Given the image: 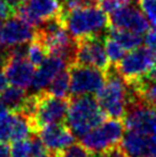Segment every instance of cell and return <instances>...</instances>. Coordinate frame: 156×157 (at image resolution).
Wrapping results in <instances>:
<instances>
[{"label": "cell", "mask_w": 156, "mask_h": 157, "mask_svg": "<svg viewBox=\"0 0 156 157\" xmlns=\"http://www.w3.org/2000/svg\"><path fill=\"white\" fill-rule=\"evenodd\" d=\"M8 84H9V82H8V79H7V77H6L5 72L0 71V94L8 87Z\"/></svg>", "instance_id": "e575fe53"}, {"label": "cell", "mask_w": 156, "mask_h": 157, "mask_svg": "<svg viewBox=\"0 0 156 157\" xmlns=\"http://www.w3.org/2000/svg\"><path fill=\"white\" fill-rule=\"evenodd\" d=\"M44 92L57 98L67 99L70 93V75L69 71L63 70L57 75Z\"/></svg>", "instance_id": "ffe728a7"}, {"label": "cell", "mask_w": 156, "mask_h": 157, "mask_svg": "<svg viewBox=\"0 0 156 157\" xmlns=\"http://www.w3.org/2000/svg\"><path fill=\"white\" fill-rule=\"evenodd\" d=\"M109 28L126 29L135 31L139 35L146 33L149 29V23L146 16L135 4L119 8L109 14Z\"/></svg>", "instance_id": "7c38bea8"}, {"label": "cell", "mask_w": 156, "mask_h": 157, "mask_svg": "<svg viewBox=\"0 0 156 157\" xmlns=\"http://www.w3.org/2000/svg\"><path fill=\"white\" fill-rule=\"evenodd\" d=\"M41 157H57V154H53V153H49V151H48L47 154H45V155Z\"/></svg>", "instance_id": "f35d334b"}, {"label": "cell", "mask_w": 156, "mask_h": 157, "mask_svg": "<svg viewBox=\"0 0 156 157\" xmlns=\"http://www.w3.org/2000/svg\"><path fill=\"white\" fill-rule=\"evenodd\" d=\"M145 157H156V156H153V155H148V156H145Z\"/></svg>", "instance_id": "b9f144b4"}, {"label": "cell", "mask_w": 156, "mask_h": 157, "mask_svg": "<svg viewBox=\"0 0 156 157\" xmlns=\"http://www.w3.org/2000/svg\"><path fill=\"white\" fill-rule=\"evenodd\" d=\"M38 134L49 153L57 154L75 144L76 136L63 124H52L39 128Z\"/></svg>", "instance_id": "4fadbf2b"}, {"label": "cell", "mask_w": 156, "mask_h": 157, "mask_svg": "<svg viewBox=\"0 0 156 157\" xmlns=\"http://www.w3.org/2000/svg\"><path fill=\"white\" fill-rule=\"evenodd\" d=\"M0 157H10V146L0 141Z\"/></svg>", "instance_id": "836d02e7"}, {"label": "cell", "mask_w": 156, "mask_h": 157, "mask_svg": "<svg viewBox=\"0 0 156 157\" xmlns=\"http://www.w3.org/2000/svg\"><path fill=\"white\" fill-rule=\"evenodd\" d=\"M75 63L94 67L102 71L108 69L110 62L107 56L104 49V41L102 43L101 36L87 37L77 40V52Z\"/></svg>", "instance_id": "9c48e42d"}, {"label": "cell", "mask_w": 156, "mask_h": 157, "mask_svg": "<svg viewBox=\"0 0 156 157\" xmlns=\"http://www.w3.org/2000/svg\"><path fill=\"white\" fill-rule=\"evenodd\" d=\"M14 123V113H8L7 116L0 119V141L8 142L12 138Z\"/></svg>", "instance_id": "484cf974"}, {"label": "cell", "mask_w": 156, "mask_h": 157, "mask_svg": "<svg viewBox=\"0 0 156 157\" xmlns=\"http://www.w3.org/2000/svg\"><path fill=\"white\" fill-rule=\"evenodd\" d=\"M124 134V124L116 118L106 119L102 124L80 138L82 144L91 153L100 154L119 144Z\"/></svg>", "instance_id": "5b68a950"}, {"label": "cell", "mask_w": 156, "mask_h": 157, "mask_svg": "<svg viewBox=\"0 0 156 157\" xmlns=\"http://www.w3.org/2000/svg\"><path fill=\"white\" fill-rule=\"evenodd\" d=\"M35 38V28L22 21L18 16H10L4 21L0 30V47L12 48L29 44Z\"/></svg>", "instance_id": "8fae6325"}, {"label": "cell", "mask_w": 156, "mask_h": 157, "mask_svg": "<svg viewBox=\"0 0 156 157\" xmlns=\"http://www.w3.org/2000/svg\"><path fill=\"white\" fill-rule=\"evenodd\" d=\"M10 157H32L30 139L14 141L10 146Z\"/></svg>", "instance_id": "d4e9b609"}, {"label": "cell", "mask_w": 156, "mask_h": 157, "mask_svg": "<svg viewBox=\"0 0 156 157\" xmlns=\"http://www.w3.org/2000/svg\"><path fill=\"white\" fill-rule=\"evenodd\" d=\"M121 146L129 157L148 156V136L127 131L123 134Z\"/></svg>", "instance_id": "2e32d148"}, {"label": "cell", "mask_w": 156, "mask_h": 157, "mask_svg": "<svg viewBox=\"0 0 156 157\" xmlns=\"http://www.w3.org/2000/svg\"><path fill=\"white\" fill-rule=\"evenodd\" d=\"M106 113L101 109L96 98L92 95L72 96L65 118L67 127L75 136L82 138L106 121Z\"/></svg>", "instance_id": "7a4b0ae2"}, {"label": "cell", "mask_w": 156, "mask_h": 157, "mask_svg": "<svg viewBox=\"0 0 156 157\" xmlns=\"http://www.w3.org/2000/svg\"><path fill=\"white\" fill-rule=\"evenodd\" d=\"M38 94V111L33 121L36 132H38L39 128L46 125L63 124L69 109V100L52 96L46 92H40Z\"/></svg>", "instance_id": "ba28073f"}, {"label": "cell", "mask_w": 156, "mask_h": 157, "mask_svg": "<svg viewBox=\"0 0 156 157\" xmlns=\"http://www.w3.org/2000/svg\"><path fill=\"white\" fill-rule=\"evenodd\" d=\"M6 60H7V54H6V51L0 49V68H4L5 63H6Z\"/></svg>", "instance_id": "74e56055"}, {"label": "cell", "mask_w": 156, "mask_h": 157, "mask_svg": "<svg viewBox=\"0 0 156 157\" xmlns=\"http://www.w3.org/2000/svg\"><path fill=\"white\" fill-rule=\"evenodd\" d=\"M5 2H6V4L8 5L9 7H10V8L13 9L14 12H15V13H16V9L18 8V6H20V2H18V0H4Z\"/></svg>", "instance_id": "d590c367"}, {"label": "cell", "mask_w": 156, "mask_h": 157, "mask_svg": "<svg viewBox=\"0 0 156 157\" xmlns=\"http://www.w3.org/2000/svg\"><path fill=\"white\" fill-rule=\"evenodd\" d=\"M36 67L28 59H10L7 57L4 66V72L9 84L21 88L31 87Z\"/></svg>", "instance_id": "5bb4252c"}, {"label": "cell", "mask_w": 156, "mask_h": 157, "mask_svg": "<svg viewBox=\"0 0 156 157\" xmlns=\"http://www.w3.org/2000/svg\"><path fill=\"white\" fill-rule=\"evenodd\" d=\"M137 96L156 110V82L148 80L145 77L135 80V83L129 84Z\"/></svg>", "instance_id": "e0dca14e"}, {"label": "cell", "mask_w": 156, "mask_h": 157, "mask_svg": "<svg viewBox=\"0 0 156 157\" xmlns=\"http://www.w3.org/2000/svg\"><path fill=\"white\" fill-rule=\"evenodd\" d=\"M20 4H24V2H26V1H29V0H18Z\"/></svg>", "instance_id": "ab89813d"}, {"label": "cell", "mask_w": 156, "mask_h": 157, "mask_svg": "<svg viewBox=\"0 0 156 157\" xmlns=\"http://www.w3.org/2000/svg\"><path fill=\"white\" fill-rule=\"evenodd\" d=\"M70 93L72 96L96 94L102 88L106 76L104 71L90 66L74 63L69 66Z\"/></svg>", "instance_id": "8992f818"}, {"label": "cell", "mask_w": 156, "mask_h": 157, "mask_svg": "<svg viewBox=\"0 0 156 157\" xmlns=\"http://www.w3.org/2000/svg\"><path fill=\"white\" fill-rule=\"evenodd\" d=\"M15 12L5 2L4 0H0V20H6L14 15Z\"/></svg>", "instance_id": "1f68e13d"}, {"label": "cell", "mask_w": 156, "mask_h": 157, "mask_svg": "<svg viewBox=\"0 0 156 157\" xmlns=\"http://www.w3.org/2000/svg\"><path fill=\"white\" fill-rule=\"evenodd\" d=\"M143 41L146 44V47L149 48L154 53V55H156V26L148 29V31L145 35Z\"/></svg>", "instance_id": "4dcf8cb0"}, {"label": "cell", "mask_w": 156, "mask_h": 157, "mask_svg": "<svg viewBox=\"0 0 156 157\" xmlns=\"http://www.w3.org/2000/svg\"><path fill=\"white\" fill-rule=\"evenodd\" d=\"M94 157H129L127 154L124 151V149L122 148L119 144L111 146L110 148L104 150L103 153L94 154Z\"/></svg>", "instance_id": "f546056e"}, {"label": "cell", "mask_w": 156, "mask_h": 157, "mask_svg": "<svg viewBox=\"0 0 156 157\" xmlns=\"http://www.w3.org/2000/svg\"><path fill=\"white\" fill-rule=\"evenodd\" d=\"M26 98H28V93L24 88L12 85L1 93L0 99L12 113H20Z\"/></svg>", "instance_id": "d6986e66"}, {"label": "cell", "mask_w": 156, "mask_h": 157, "mask_svg": "<svg viewBox=\"0 0 156 157\" xmlns=\"http://www.w3.org/2000/svg\"><path fill=\"white\" fill-rule=\"evenodd\" d=\"M64 26L76 40L101 36L107 28L108 16L99 6L82 7L67 13L62 12Z\"/></svg>", "instance_id": "3957f363"}, {"label": "cell", "mask_w": 156, "mask_h": 157, "mask_svg": "<svg viewBox=\"0 0 156 157\" xmlns=\"http://www.w3.org/2000/svg\"><path fill=\"white\" fill-rule=\"evenodd\" d=\"M104 49L107 53L110 64H117L125 55V49L118 41L111 38L110 36L104 38Z\"/></svg>", "instance_id": "603a6c76"}, {"label": "cell", "mask_w": 156, "mask_h": 157, "mask_svg": "<svg viewBox=\"0 0 156 157\" xmlns=\"http://www.w3.org/2000/svg\"><path fill=\"white\" fill-rule=\"evenodd\" d=\"M109 36L118 41L124 47L125 51H132L141 46L142 37L135 31L126 30V29H117V28H109Z\"/></svg>", "instance_id": "ac0fdd59"}, {"label": "cell", "mask_w": 156, "mask_h": 157, "mask_svg": "<svg viewBox=\"0 0 156 157\" xmlns=\"http://www.w3.org/2000/svg\"><path fill=\"white\" fill-rule=\"evenodd\" d=\"M8 108L5 105V103L1 101V99H0V119L1 118H4L5 116H7L8 115Z\"/></svg>", "instance_id": "8d00e7d4"}, {"label": "cell", "mask_w": 156, "mask_h": 157, "mask_svg": "<svg viewBox=\"0 0 156 157\" xmlns=\"http://www.w3.org/2000/svg\"><path fill=\"white\" fill-rule=\"evenodd\" d=\"M57 157H94V154L82 144H72L57 154Z\"/></svg>", "instance_id": "cb8c5ba5"}, {"label": "cell", "mask_w": 156, "mask_h": 157, "mask_svg": "<svg viewBox=\"0 0 156 157\" xmlns=\"http://www.w3.org/2000/svg\"><path fill=\"white\" fill-rule=\"evenodd\" d=\"M47 49L38 39L33 38L28 46V60L35 67H39L47 57Z\"/></svg>", "instance_id": "7402d4cb"}, {"label": "cell", "mask_w": 156, "mask_h": 157, "mask_svg": "<svg viewBox=\"0 0 156 157\" xmlns=\"http://www.w3.org/2000/svg\"><path fill=\"white\" fill-rule=\"evenodd\" d=\"M155 63H156V55H155Z\"/></svg>", "instance_id": "7bdbcfd3"}, {"label": "cell", "mask_w": 156, "mask_h": 157, "mask_svg": "<svg viewBox=\"0 0 156 157\" xmlns=\"http://www.w3.org/2000/svg\"><path fill=\"white\" fill-rule=\"evenodd\" d=\"M14 113V123H13V132H12V141H20V140L29 139L33 131V127L31 125V122L26 117H24L20 113Z\"/></svg>", "instance_id": "44dd1931"}, {"label": "cell", "mask_w": 156, "mask_h": 157, "mask_svg": "<svg viewBox=\"0 0 156 157\" xmlns=\"http://www.w3.org/2000/svg\"><path fill=\"white\" fill-rule=\"evenodd\" d=\"M106 82L96 93V101L101 109L110 118L122 119L126 113L131 99V87L117 71L115 64H110L104 71Z\"/></svg>", "instance_id": "6da1fadb"}, {"label": "cell", "mask_w": 156, "mask_h": 157, "mask_svg": "<svg viewBox=\"0 0 156 157\" xmlns=\"http://www.w3.org/2000/svg\"><path fill=\"white\" fill-rule=\"evenodd\" d=\"M148 155L156 156V134L148 136Z\"/></svg>", "instance_id": "d6a6232c"}, {"label": "cell", "mask_w": 156, "mask_h": 157, "mask_svg": "<svg viewBox=\"0 0 156 157\" xmlns=\"http://www.w3.org/2000/svg\"><path fill=\"white\" fill-rule=\"evenodd\" d=\"M135 4V0H99V7L106 14H110L119 8Z\"/></svg>", "instance_id": "4316f807"}, {"label": "cell", "mask_w": 156, "mask_h": 157, "mask_svg": "<svg viewBox=\"0 0 156 157\" xmlns=\"http://www.w3.org/2000/svg\"><path fill=\"white\" fill-rule=\"evenodd\" d=\"M155 64V55L147 47L132 49L125 54L116 66L117 71L127 84L135 83L147 74Z\"/></svg>", "instance_id": "52a82bcc"}, {"label": "cell", "mask_w": 156, "mask_h": 157, "mask_svg": "<svg viewBox=\"0 0 156 157\" xmlns=\"http://www.w3.org/2000/svg\"><path fill=\"white\" fill-rule=\"evenodd\" d=\"M30 144H31V151H32V157H41L45 154L48 153L46 146L44 144L43 140L40 139L38 132L32 133L30 135Z\"/></svg>", "instance_id": "f1b7e54d"}, {"label": "cell", "mask_w": 156, "mask_h": 157, "mask_svg": "<svg viewBox=\"0 0 156 157\" xmlns=\"http://www.w3.org/2000/svg\"><path fill=\"white\" fill-rule=\"evenodd\" d=\"M15 14L36 29L45 20L61 15L62 7L57 0H29L20 5Z\"/></svg>", "instance_id": "30bf717a"}, {"label": "cell", "mask_w": 156, "mask_h": 157, "mask_svg": "<svg viewBox=\"0 0 156 157\" xmlns=\"http://www.w3.org/2000/svg\"><path fill=\"white\" fill-rule=\"evenodd\" d=\"M67 67H69V64L61 57L48 55L46 60L36 70L33 80L31 84L33 93H40L45 91L54 77L60 74L61 71L65 70Z\"/></svg>", "instance_id": "9a60e30c"}, {"label": "cell", "mask_w": 156, "mask_h": 157, "mask_svg": "<svg viewBox=\"0 0 156 157\" xmlns=\"http://www.w3.org/2000/svg\"><path fill=\"white\" fill-rule=\"evenodd\" d=\"M123 124L127 131L137 132L146 136L156 134V110L137 96L132 88L130 102L123 117Z\"/></svg>", "instance_id": "277c9868"}, {"label": "cell", "mask_w": 156, "mask_h": 157, "mask_svg": "<svg viewBox=\"0 0 156 157\" xmlns=\"http://www.w3.org/2000/svg\"><path fill=\"white\" fill-rule=\"evenodd\" d=\"M139 6L148 22L156 26V0H138Z\"/></svg>", "instance_id": "83f0119b"}, {"label": "cell", "mask_w": 156, "mask_h": 157, "mask_svg": "<svg viewBox=\"0 0 156 157\" xmlns=\"http://www.w3.org/2000/svg\"><path fill=\"white\" fill-rule=\"evenodd\" d=\"M4 21H5V20H0V30H1V26H2V24H4Z\"/></svg>", "instance_id": "60d3db41"}]
</instances>
